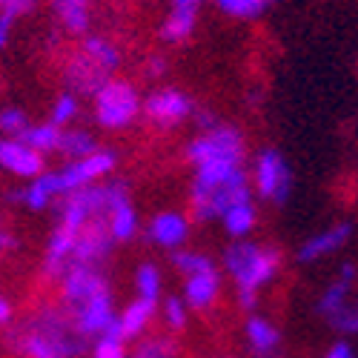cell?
Listing matches in <instances>:
<instances>
[{
    "mask_svg": "<svg viewBox=\"0 0 358 358\" xmlns=\"http://www.w3.org/2000/svg\"><path fill=\"white\" fill-rule=\"evenodd\" d=\"M158 313V301H143V298H135L129 307H124V313L117 315V330H121L124 341H132L138 336L146 333V327L152 324Z\"/></svg>",
    "mask_w": 358,
    "mask_h": 358,
    "instance_id": "ac0fdd59",
    "label": "cell"
},
{
    "mask_svg": "<svg viewBox=\"0 0 358 358\" xmlns=\"http://www.w3.org/2000/svg\"><path fill=\"white\" fill-rule=\"evenodd\" d=\"M12 318H15V307H12V301H9L6 295H0V327H9Z\"/></svg>",
    "mask_w": 358,
    "mask_h": 358,
    "instance_id": "60d3db41",
    "label": "cell"
},
{
    "mask_svg": "<svg viewBox=\"0 0 358 358\" xmlns=\"http://www.w3.org/2000/svg\"><path fill=\"white\" fill-rule=\"evenodd\" d=\"M161 266L152 264V261H143L138 270H135V289H138V298L143 301H158L161 298Z\"/></svg>",
    "mask_w": 358,
    "mask_h": 358,
    "instance_id": "484cf974",
    "label": "cell"
},
{
    "mask_svg": "<svg viewBox=\"0 0 358 358\" xmlns=\"http://www.w3.org/2000/svg\"><path fill=\"white\" fill-rule=\"evenodd\" d=\"M250 175L238 164H206L195 166L189 206L198 221H221L232 206L250 203Z\"/></svg>",
    "mask_w": 358,
    "mask_h": 358,
    "instance_id": "7a4b0ae2",
    "label": "cell"
},
{
    "mask_svg": "<svg viewBox=\"0 0 358 358\" xmlns=\"http://www.w3.org/2000/svg\"><path fill=\"white\" fill-rule=\"evenodd\" d=\"M92 358H127V341L101 336V338H95Z\"/></svg>",
    "mask_w": 358,
    "mask_h": 358,
    "instance_id": "d6a6232c",
    "label": "cell"
},
{
    "mask_svg": "<svg viewBox=\"0 0 358 358\" xmlns=\"http://www.w3.org/2000/svg\"><path fill=\"white\" fill-rule=\"evenodd\" d=\"M195 23H198V9H172L166 15V20L161 23V41L164 43H184L192 32H195Z\"/></svg>",
    "mask_w": 358,
    "mask_h": 358,
    "instance_id": "7402d4cb",
    "label": "cell"
},
{
    "mask_svg": "<svg viewBox=\"0 0 358 358\" xmlns=\"http://www.w3.org/2000/svg\"><path fill=\"white\" fill-rule=\"evenodd\" d=\"M350 235H352V221H341L330 229H324V232H315L310 235L307 241L298 247V264H315L327 255H333L338 250H344L350 244Z\"/></svg>",
    "mask_w": 358,
    "mask_h": 358,
    "instance_id": "5bb4252c",
    "label": "cell"
},
{
    "mask_svg": "<svg viewBox=\"0 0 358 358\" xmlns=\"http://www.w3.org/2000/svg\"><path fill=\"white\" fill-rule=\"evenodd\" d=\"M57 284H61V307L66 313L78 310L86 301H92L95 295H103V292L112 289L103 270H83V266H72V270H66Z\"/></svg>",
    "mask_w": 358,
    "mask_h": 358,
    "instance_id": "30bf717a",
    "label": "cell"
},
{
    "mask_svg": "<svg viewBox=\"0 0 358 358\" xmlns=\"http://www.w3.org/2000/svg\"><path fill=\"white\" fill-rule=\"evenodd\" d=\"M172 266L187 278V275H195V273H203V270H213L215 261L210 255L198 252V250H175L172 252Z\"/></svg>",
    "mask_w": 358,
    "mask_h": 358,
    "instance_id": "4316f807",
    "label": "cell"
},
{
    "mask_svg": "<svg viewBox=\"0 0 358 358\" xmlns=\"http://www.w3.org/2000/svg\"><path fill=\"white\" fill-rule=\"evenodd\" d=\"M224 270L235 281L238 289L258 292L281 270V252L252 241H232L224 250Z\"/></svg>",
    "mask_w": 358,
    "mask_h": 358,
    "instance_id": "277c9868",
    "label": "cell"
},
{
    "mask_svg": "<svg viewBox=\"0 0 358 358\" xmlns=\"http://www.w3.org/2000/svg\"><path fill=\"white\" fill-rule=\"evenodd\" d=\"M17 247V238H15V232L0 221V255H6V252H12Z\"/></svg>",
    "mask_w": 358,
    "mask_h": 358,
    "instance_id": "d590c367",
    "label": "cell"
},
{
    "mask_svg": "<svg viewBox=\"0 0 358 358\" xmlns=\"http://www.w3.org/2000/svg\"><path fill=\"white\" fill-rule=\"evenodd\" d=\"M235 298H238V307L241 310H255L258 307V292H252V289H238Z\"/></svg>",
    "mask_w": 358,
    "mask_h": 358,
    "instance_id": "f35d334b",
    "label": "cell"
},
{
    "mask_svg": "<svg viewBox=\"0 0 358 358\" xmlns=\"http://www.w3.org/2000/svg\"><path fill=\"white\" fill-rule=\"evenodd\" d=\"M69 318H72V324H75V330H78L86 341L101 338L103 330H106V327L112 324V318H115V295H112V289L103 292V295H95L92 301H86V304H80L78 310H72Z\"/></svg>",
    "mask_w": 358,
    "mask_h": 358,
    "instance_id": "7c38bea8",
    "label": "cell"
},
{
    "mask_svg": "<svg viewBox=\"0 0 358 358\" xmlns=\"http://www.w3.org/2000/svg\"><path fill=\"white\" fill-rule=\"evenodd\" d=\"M35 9V0H3V12L9 17H20L26 12H32Z\"/></svg>",
    "mask_w": 358,
    "mask_h": 358,
    "instance_id": "836d02e7",
    "label": "cell"
},
{
    "mask_svg": "<svg viewBox=\"0 0 358 358\" xmlns=\"http://www.w3.org/2000/svg\"><path fill=\"white\" fill-rule=\"evenodd\" d=\"M26 127H29V117L23 109H17V106L0 109V135L3 138H20V132Z\"/></svg>",
    "mask_w": 358,
    "mask_h": 358,
    "instance_id": "1f68e13d",
    "label": "cell"
},
{
    "mask_svg": "<svg viewBox=\"0 0 358 358\" xmlns=\"http://www.w3.org/2000/svg\"><path fill=\"white\" fill-rule=\"evenodd\" d=\"M12 23H15V17H9L6 12H0V49H6V43L12 38Z\"/></svg>",
    "mask_w": 358,
    "mask_h": 358,
    "instance_id": "ab89813d",
    "label": "cell"
},
{
    "mask_svg": "<svg viewBox=\"0 0 358 358\" xmlns=\"http://www.w3.org/2000/svg\"><path fill=\"white\" fill-rule=\"evenodd\" d=\"M192 109H195V101L187 92H181V89H155L146 101H141V112L158 129H172L178 124H184L187 117H192Z\"/></svg>",
    "mask_w": 358,
    "mask_h": 358,
    "instance_id": "ba28073f",
    "label": "cell"
},
{
    "mask_svg": "<svg viewBox=\"0 0 358 358\" xmlns=\"http://www.w3.org/2000/svg\"><path fill=\"white\" fill-rule=\"evenodd\" d=\"M161 315H164V324L169 327L172 333H181L184 327H187V321H189V310H187V304L178 295H169L166 298L164 307H161Z\"/></svg>",
    "mask_w": 358,
    "mask_h": 358,
    "instance_id": "f546056e",
    "label": "cell"
},
{
    "mask_svg": "<svg viewBox=\"0 0 358 358\" xmlns=\"http://www.w3.org/2000/svg\"><path fill=\"white\" fill-rule=\"evenodd\" d=\"M324 358H355V350H352V344L347 338H341L324 352Z\"/></svg>",
    "mask_w": 358,
    "mask_h": 358,
    "instance_id": "e575fe53",
    "label": "cell"
},
{
    "mask_svg": "<svg viewBox=\"0 0 358 358\" xmlns=\"http://www.w3.org/2000/svg\"><path fill=\"white\" fill-rule=\"evenodd\" d=\"M218 292H221V273H218V266H213V270L187 275L181 301L187 304V310L203 313V310H210L218 301Z\"/></svg>",
    "mask_w": 358,
    "mask_h": 358,
    "instance_id": "2e32d148",
    "label": "cell"
},
{
    "mask_svg": "<svg viewBox=\"0 0 358 358\" xmlns=\"http://www.w3.org/2000/svg\"><path fill=\"white\" fill-rule=\"evenodd\" d=\"M64 80H66V92L78 95H95L98 89L112 80V72H106L95 57H89L83 49H78L75 55H69V64L64 69Z\"/></svg>",
    "mask_w": 358,
    "mask_h": 358,
    "instance_id": "8fae6325",
    "label": "cell"
},
{
    "mask_svg": "<svg viewBox=\"0 0 358 358\" xmlns=\"http://www.w3.org/2000/svg\"><path fill=\"white\" fill-rule=\"evenodd\" d=\"M270 3H273V0H264V6H270Z\"/></svg>",
    "mask_w": 358,
    "mask_h": 358,
    "instance_id": "7bdbcfd3",
    "label": "cell"
},
{
    "mask_svg": "<svg viewBox=\"0 0 358 358\" xmlns=\"http://www.w3.org/2000/svg\"><path fill=\"white\" fill-rule=\"evenodd\" d=\"M315 313L338 330L341 336H355L358 333V307L352 301V287L336 281L330 284L315 301Z\"/></svg>",
    "mask_w": 358,
    "mask_h": 358,
    "instance_id": "9c48e42d",
    "label": "cell"
},
{
    "mask_svg": "<svg viewBox=\"0 0 358 358\" xmlns=\"http://www.w3.org/2000/svg\"><path fill=\"white\" fill-rule=\"evenodd\" d=\"M98 141L92 132L86 129H78V127H66L61 129V138H57V149L55 152H61L66 161H80V158H89L92 152H98Z\"/></svg>",
    "mask_w": 358,
    "mask_h": 358,
    "instance_id": "44dd1931",
    "label": "cell"
},
{
    "mask_svg": "<svg viewBox=\"0 0 358 358\" xmlns=\"http://www.w3.org/2000/svg\"><path fill=\"white\" fill-rule=\"evenodd\" d=\"M80 49H83L89 57H95V61H98L106 72H112V75H115L117 66H121V52H117V46H115L109 38H103V35H86L83 43H80Z\"/></svg>",
    "mask_w": 358,
    "mask_h": 358,
    "instance_id": "d4e9b609",
    "label": "cell"
},
{
    "mask_svg": "<svg viewBox=\"0 0 358 358\" xmlns=\"http://www.w3.org/2000/svg\"><path fill=\"white\" fill-rule=\"evenodd\" d=\"M57 20L64 23V29L69 35H86L89 23H92V15H89V6L92 0H52Z\"/></svg>",
    "mask_w": 358,
    "mask_h": 358,
    "instance_id": "ffe728a7",
    "label": "cell"
},
{
    "mask_svg": "<svg viewBox=\"0 0 358 358\" xmlns=\"http://www.w3.org/2000/svg\"><path fill=\"white\" fill-rule=\"evenodd\" d=\"M0 6H3V0H0Z\"/></svg>",
    "mask_w": 358,
    "mask_h": 358,
    "instance_id": "ee69618b",
    "label": "cell"
},
{
    "mask_svg": "<svg viewBox=\"0 0 358 358\" xmlns=\"http://www.w3.org/2000/svg\"><path fill=\"white\" fill-rule=\"evenodd\" d=\"M146 238L152 241L155 247H164V250H184L187 238H189V218L175 213V210H166V213H158L146 227Z\"/></svg>",
    "mask_w": 358,
    "mask_h": 358,
    "instance_id": "9a60e30c",
    "label": "cell"
},
{
    "mask_svg": "<svg viewBox=\"0 0 358 358\" xmlns=\"http://www.w3.org/2000/svg\"><path fill=\"white\" fill-rule=\"evenodd\" d=\"M166 57H161V55H152V57H149V61H146V75L149 78H164L166 75Z\"/></svg>",
    "mask_w": 358,
    "mask_h": 358,
    "instance_id": "74e56055",
    "label": "cell"
},
{
    "mask_svg": "<svg viewBox=\"0 0 358 358\" xmlns=\"http://www.w3.org/2000/svg\"><path fill=\"white\" fill-rule=\"evenodd\" d=\"M221 224H224V229H227L229 238H235V241H244V238H247V235L255 229V224H258L255 203L250 201V203H238V206H232V210L221 218Z\"/></svg>",
    "mask_w": 358,
    "mask_h": 358,
    "instance_id": "603a6c76",
    "label": "cell"
},
{
    "mask_svg": "<svg viewBox=\"0 0 358 358\" xmlns=\"http://www.w3.org/2000/svg\"><path fill=\"white\" fill-rule=\"evenodd\" d=\"M218 9L229 17H241V20H252L258 17L266 6H264V0H215Z\"/></svg>",
    "mask_w": 358,
    "mask_h": 358,
    "instance_id": "4dcf8cb0",
    "label": "cell"
},
{
    "mask_svg": "<svg viewBox=\"0 0 358 358\" xmlns=\"http://www.w3.org/2000/svg\"><path fill=\"white\" fill-rule=\"evenodd\" d=\"M127 358H178V347L166 336H152V338H143L135 347V352Z\"/></svg>",
    "mask_w": 358,
    "mask_h": 358,
    "instance_id": "f1b7e54d",
    "label": "cell"
},
{
    "mask_svg": "<svg viewBox=\"0 0 358 358\" xmlns=\"http://www.w3.org/2000/svg\"><path fill=\"white\" fill-rule=\"evenodd\" d=\"M57 138H61V129L52 127V124H29L23 132H20V143H26L29 149H35V152H41L43 158L49 152H55L57 149Z\"/></svg>",
    "mask_w": 358,
    "mask_h": 358,
    "instance_id": "cb8c5ba5",
    "label": "cell"
},
{
    "mask_svg": "<svg viewBox=\"0 0 358 358\" xmlns=\"http://www.w3.org/2000/svg\"><path fill=\"white\" fill-rule=\"evenodd\" d=\"M115 164H117V155L109 152V149H98V152L80 161H66L61 169L38 175L23 189V206H29L32 213H43L46 206H52V201L78 192L83 187L101 184V178H106L115 169Z\"/></svg>",
    "mask_w": 358,
    "mask_h": 358,
    "instance_id": "3957f363",
    "label": "cell"
},
{
    "mask_svg": "<svg viewBox=\"0 0 358 358\" xmlns=\"http://www.w3.org/2000/svg\"><path fill=\"white\" fill-rule=\"evenodd\" d=\"M138 227H141V224H138V213H135L129 195L109 206V213H106V229H109V235H112L115 244L132 241V238L138 235Z\"/></svg>",
    "mask_w": 358,
    "mask_h": 358,
    "instance_id": "d6986e66",
    "label": "cell"
},
{
    "mask_svg": "<svg viewBox=\"0 0 358 358\" xmlns=\"http://www.w3.org/2000/svg\"><path fill=\"white\" fill-rule=\"evenodd\" d=\"M172 6H178V9H198L201 0H172Z\"/></svg>",
    "mask_w": 358,
    "mask_h": 358,
    "instance_id": "b9f144b4",
    "label": "cell"
},
{
    "mask_svg": "<svg viewBox=\"0 0 358 358\" xmlns=\"http://www.w3.org/2000/svg\"><path fill=\"white\" fill-rule=\"evenodd\" d=\"M244 333H247V347L252 355H258V358H278L281 355V330L273 321H266L261 315H250Z\"/></svg>",
    "mask_w": 358,
    "mask_h": 358,
    "instance_id": "e0dca14e",
    "label": "cell"
},
{
    "mask_svg": "<svg viewBox=\"0 0 358 358\" xmlns=\"http://www.w3.org/2000/svg\"><path fill=\"white\" fill-rule=\"evenodd\" d=\"M78 112H80V101H78L72 92H64V95H57V101L52 103L49 124L57 127V129H66L69 124H75Z\"/></svg>",
    "mask_w": 358,
    "mask_h": 358,
    "instance_id": "83f0119b",
    "label": "cell"
},
{
    "mask_svg": "<svg viewBox=\"0 0 358 358\" xmlns=\"http://www.w3.org/2000/svg\"><path fill=\"white\" fill-rule=\"evenodd\" d=\"M252 181H255V192L264 201H273L278 206H284L289 201L292 192V169L287 164V158L278 152V149L266 146L255 155V172H252Z\"/></svg>",
    "mask_w": 358,
    "mask_h": 358,
    "instance_id": "52a82bcc",
    "label": "cell"
},
{
    "mask_svg": "<svg viewBox=\"0 0 358 358\" xmlns=\"http://www.w3.org/2000/svg\"><path fill=\"white\" fill-rule=\"evenodd\" d=\"M0 169H6L15 178H29V181H35L38 175L46 172V161L41 152L29 149L17 138H0Z\"/></svg>",
    "mask_w": 358,
    "mask_h": 358,
    "instance_id": "4fadbf2b",
    "label": "cell"
},
{
    "mask_svg": "<svg viewBox=\"0 0 358 358\" xmlns=\"http://www.w3.org/2000/svg\"><path fill=\"white\" fill-rule=\"evenodd\" d=\"M89 344L61 304H46L23 324L6 330V347L23 358H78Z\"/></svg>",
    "mask_w": 358,
    "mask_h": 358,
    "instance_id": "6da1fadb",
    "label": "cell"
},
{
    "mask_svg": "<svg viewBox=\"0 0 358 358\" xmlns=\"http://www.w3.org/2000/svg\"><path fill=\"white\" fill-rule=\"evenodd\" d=\"M92 101H95V121L103 129H127L141 115L138 89L127 80H115V78L106 80L92 95Z\"/></svg>",
    "mask_w": 358,
    "mask_h": 358,
    "instance_id": "8992f818",
    "label": "cell"
},
{
    "mask_svg": "<svg viewBox=\"0 0 358 358\" xmlns=\"http://www.w3.org/2000/svg\"><path fill=\"white\" fill-rule=\"evenodd\" d=\"M244 155H247L244 135L229 124H218L213 129H203L187 146V158L195 166H206V164H238V166H244Z\"/></svg>",
    "mask_w": 358,
    "mask_h": 358,
    "instance_id": "5b68a950",
    "label": "cell"
},
{
    "mask_svg": "<svg viewBox=\"0 0 358 358\" xmlns=\"http://www.w3.org/2000/svg\"><path fill=\"white\" fill-rule=\"evenodd\" d=\"M355 278H358V266H355L352 258H347V261L341 264V270H338V281L347 284V287H355Z\"/></svg>",
    "mask_w": 358,
    "mask_h": 358,
    "instance_id": "8d00e7d4",
    "label": "cell"
}]
</instances>
